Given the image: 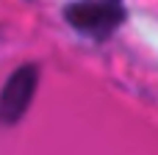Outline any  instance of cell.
<instances>
[{
	"label": "cell",
	"mask_w": 158,
	"mask_h": 155,
	"mask_svg": "<svg viewBox=\"0 0 158 155\" xmlns=\"http://www.w3.org/2000/svg\"><path fill=\"white\" fill-rule=\"evenodd\" d=\"M125 17H128L125 0H72L64 8L67 25L94 42L111 39L122 28Z\"/></svg>",
	"instance_id": "6da1fadb"
},
{
	"label": "cell",
	"mask_w": 158,
	"mask_h": 155,
	"mask_svg": "<svg viewBox=\"0 0 158 155\" xmlns=\"http://www.w3.org/2000/svg\"><path fill=\"white\" fill-rule=\"evenodd\" d=\"M36 89H39V69L33 64L17 67L0 89V125H17L28 114Z\"/></svg>",
	"instance_id": "7a4b0ae2"
}]
</instances>
